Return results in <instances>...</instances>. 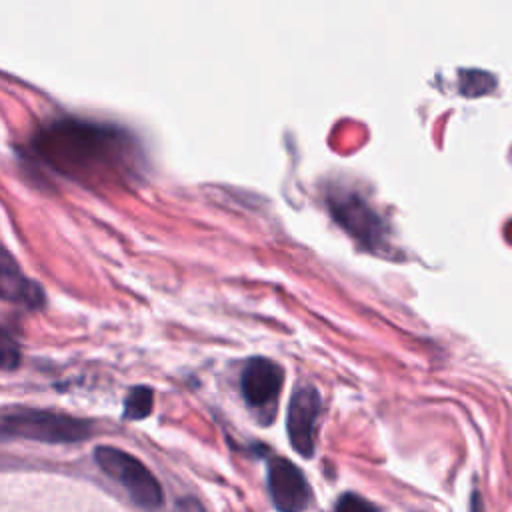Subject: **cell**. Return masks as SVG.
Here are the masks:
<instances>
[{
	"label": "cell",
	"mask_w": 512,
	"mask_h": 512,
	"mask_svg": "<svg viewBox=\"0 0 512 512\" xmlns=\"http://www.w3.org/2000/svg\"><path fill=\"white\" fill-rule=\"evenodd\" d=\"M32 144L48 166L84 182L124 172L134 152V140L122 128L78 118L42 126Z\"/></svg>",
	"instance_id": "6da1fadb"
},
{
	"label": "cell",
	"mask_w": 512,
	"mask_h": 512,
	"mask_svg": "<svg viewBox=\"0 0 512 512\" xmlns=\"http://www.w3.org/2000/svg\"><path fill=\"white\" fill-rule=\"evenodd\" d=\"M92 424L62 412L20 408L0 416V438H26L50 444H68L90 438Z\"/></svg>",
	"instance_id": "7a4b0ae2"
},
{
	"label": "cell",
	"mask_w": 512,
	"mask_h": 512,
	"mask_svg": "<svg viewBox=\"0 0 512 512\" xmlns=\"http://www.w3.org/2000/svg\"><path fill=\"white\" fill-rule=\"evenodd\" d=\"M94 460L104 474L114 478L140 508H158L164 502L162 486L154 474L132 454L114 446H98Z\"/></svg>",
	"instance_id": "3957f363"
},
{
	"label": "cell",
	"mask_w": 512,
	"mask_h": 512,
	"mask_svg": "<svg viewBox=\"0 0 512 512\" xmlns=\"http://www.w3.org/2000/svg\"><path fill=\"white\" fill-rule=\"evenodd\" d=\"M320 410L322 398L314 386L304 384L292 392L286 416V430L292 448L304 458H310L314 454Z\"/></svg>",
	"instance_id": "277c9868"
},
{
	"label": "cell",
	"mask_w": 512,
	"mask_h": 512,
	"mask_svg": "<svg viewBox=\"0 0 512 512\" xmlns=\"http://www.w3.org/2000/svg\"><path fill=\"white\" fill-rule=\"evenodd\" d=\"M266 484L270 498L278 510L296 512L310 504L312 490L302 470L286 458H272L268 462Z\"/></svg>",
	"instance_id": "5b68a950"
},
{
	"label": "cell",
	"mask_w": 512,
	"mask_h": 512,
	"mask_svg": "<svg viewBox=\"0 0 512 512\" xmlns=\"http://www.w3.org/2000/svg\"><path fill=\"white\" fill-rule=\"evenodd\" d=\"M282 380L284 372L276 362L262 356L250 358L240 374L242 396L252 408L272 406L282 390Z\"/></svg>",
	"instance_id": "8992f818"
},
{
	"label": "cell",
	"mask_w": 512,
	"mask_h": 512,
	"mask_svg": "<svg viewBox=\"0 0 512 512\" xmlns=\"http://www.w3.org/2000/svg\"><path fill=\"white\" fill-rule=\"evenodd\" d=\"M0 300L18 304L30 310L42 308L46 302L42 286L22 272L16 258L2 244H0Z\"/></svg>",
	"instance_id": "52a82bcc"
},
{
	"label": "cell",
	"mask_w": 512,
	"mask_h": 512,
	"mask_svg": "<svg viewBox=\"0 0 512 512\" xmlns=\"http://www.w3.org/2000/svg\"><path fill=\"white\" fill-rule=\"evenodd\" d=\"M332 216L346 228L354 238L372 246L376 242V234L380 232V222L376 214L356 196L346 198H330Z\"/></svg>",
	"instance_id": "ba28073f"
},
{
	"label": "cell",
	"mask_w": 512,
	"mask_h": 512,
	"mask_svg": "<svg viewBox=\"0 0 512 512\" xmlns=\"http://www.w3.org/2000/svg\"><path fill=\"white\" fill-rule=\"evenodd\" d=\"M152 390L148 386H136L128 392L124 400V418L126 420H142L152 412Z\"/></svg>",
	"instance_id": "9c48e42d"
},
{
	"label": "cell",
	"mask_w": 512,
	"mask_h": 512,
	"mask_svg": "<svg viewBox=\"0 0 512 512\" xmlns=\"http://www.w3.org/2000/svg\"><path fill=\"white\" fill-rule=\"evenodd\" d=\"M20 364V346L0 324V370H14Z\"/></svg>",
	"instance_id": "30bf717a"
},
{
	"label": "cell",
	"mask_w": 512,
	"mask_h": 512,
	"mask_svg": "<svg viewBox=\"0 0 512 512\" xmlns=\"http://www.w3.org/2000/svg\"><path fill=\"white\" fill-rule=\"evenodd\" d=\"M336 508H374L370 502H366V500H362V498H358L356 494H344L340 500H338V504H336Z\"/></svg>",
	"instance_id": "8fae6325"
}]
</instances>
